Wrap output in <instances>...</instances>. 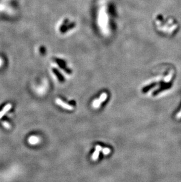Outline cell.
<instances>
[{
    "mask_svg": "<svg viewBox=\"0 0 181 182\" xmlns=\"http://www.w3.org/2000/svg\"><path fill=\"white\" fill-rule=\"evenodd\" d=\"M102 153H104V154H105V155H106V154H109L111 152V150L110 149H108V148H104V149H102Z\"/></svg>",
    "mask_w": 181,
    "mask_h": 182,
    "instance_id": "cell-8",
    "label": "cell"
},
{
    "mask_svg": "<svg viewBox=\"0 0 181 182\" xmlns=\"http://www.w3.org/2000/svg\"><path fill=\"white\" fill-rule=\"evenodd\" d=\"M3 124L4 126V127H5V128H7V129H9V127H10V126H9V124L8 123H7V122H5V121H4V122H3Z\"/></svg>",
    "mask_w": 181,
    "mask_h": 182,
    "instance_id": "cell-9",
    "label": "cell"
},
{
    "mask_svg": "<svg viewBox=\"0 0 181 182\" xmlns=\"http://www.w3.org/2000/svg\"><path fill=\"white\" fill-rule=\"evenodd\" d=\"M155 24L157 30L166 37H173L180 28V24L174 17L159 14L155 17Z\"/></svg>",
    "mask_w": 181,
    "mask_h": 182,
    "instance_id": "cell-1",
    "label": "cell"
},
{
    "mask_svg": "<svg viewBox=\"0 0 181 182\" xmlns=\"http://www.w3.org/2000/svg\"><path fill=\"white\" fill-rule=\"evenodd\" d=\"M96 150H98L99 152H100V151L102 150V147L100 146H96Z\"/></svg>",
    "mask_w": 181,
    "mask_h": 182,
    "instance_id": "cell-10",
    "label": "cell"
},
{
    "mask_svg": "<svg viewBox=\"0 0 181 182\" xmlns=\"http://www.w3.org/2000/svg\"><path fill=\"white\" fill-rule=\"evenodd\" d=\"M102 103L100 101V100L99 99H96V100H95L94 101H93V103H92V106H93V107H94V108H98L99 107H100V106L101 105V104Z\"/></svg>",
    "mask_w": 181,
    "mask_h": 182,
    "instance_id": "cell-5",
    "label": "cell"
},
{
    "mask_svg": "<svg viewBox=\"0 0 181 182\" xmlns=\"http://www.w3.org/2000/svg\"><path fill=\"white\" fill-rule=\"evenodd\" d=\"M11 107H12V105H11V104H7V105L4 107L3 110H2L1 111H0V119H1V118L3 117V116L11 109Z\"/></svg>",
    "mask_w": 181,
    "mask_h": 182,
    "instance_id": "cell-3",
    "label": "cell"
},
{
    "mask_svg": "<svg viewBox=\"0 0 181 182\" xmlns=\"http://www.w3.org/2000/svg\"><path fill=\"white\" fill-rule=\"evenodd\" d=\"M106 98H107V95L106 93H103L101 96H100V98H99V100H100V101L101 102V103H102L103 101H104L106 99Z\"/></svg>",
    "mask_w": 181,
    "mask_h": 182,
    "instance_id": "cell-7",
    "label": "cell"
},
{
    "mask_svg": "<svg viewBox=\"0 0 181 182\" xmlns=\"http://www.w3.org/2000/svg\"><path fill=\"white\" fill-rule=\"evenodd\" d=\"M56 103L58 104V105L62 106V107H64V108H66V109H67V110H71L73 109V106H69V104L64 103L63 101H61V100L60 99H58V98L56 100Z\"/></svg>",
    "mask_w": 181,
    "mask_h": 182,
    "instance_id": "cell-2",
    "label": "cell"
},
{
    "mask_svg": "<svg viewBox=\"0 0 181 182\" xmlns=\"http://www.w3.org/2000/svg\"><path fill=\"white\" fill-rule=\"evenodd\" d=\"M99 154H100V152L98 150H95L94 153H93V155L92 157V158L93 160H96L97 158H98L99 156Z\"/></svg>",
    "mask_w": 181,
    "mask_h": 182,
    "instance_id": "cell-6",
    "label": "cell"
},
{
    "mask_svg": "<svg viewBox=\"0 0 181 182\" xmlns=\"http://www.w3.org/2000/svg\"><path fill=\"white\" fill-rule=\"evenodd\" d=\"M28 142L31 144H36L40 142V139L37 136H31L28 139Z\"/></svg>",
    "mask_w": 181,
    "mask_h": 182,
    "instance_id": "cell-4",
    "label": "cell"
}]
</instances>
